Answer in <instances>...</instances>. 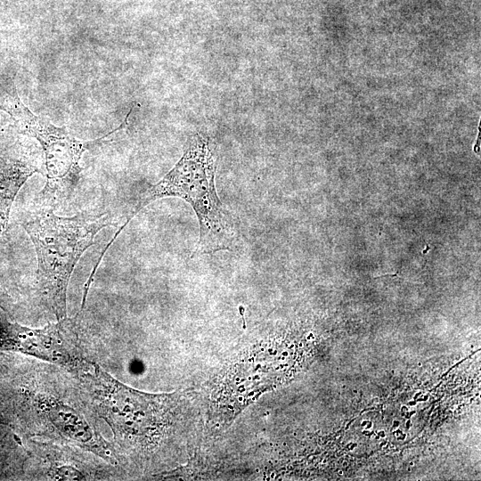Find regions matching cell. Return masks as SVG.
<instances>
[{"label": "cell", "mask_w": 481, "mask_h": 481, "mask_svg": "<svg viewBox=\"0 0 481 481\" xmlns=\"http://www.w3.org/2000/svg\"><path fill=\"white\" fill-rule=\"evenodd\" d=\"M215 176L216 162L209 143L196 134L175 167L140 196L136 207L120 228L123 230L151 201L175 197L191 205L199 221L200 239L192 257L232 250L237 231L232 216L217 195Z\"/></svg>", "instance_id": "6da1fadb"}, {"label": "cell", "mask_w": 481, "mask_h": 481, "mask_svg": "<svg viewBox=\"0 0 481 481\" xmlns=\"http://www.w3.org/2000/svg\"><path fill=\"white\" fill-rule=\"evenodd\" d=\"M22 225L36 250L42 300L57 320L63 319L67 317V289L76 265L94 244L96 234L115 224L103 213L59 216L45 208Z\"/></svg>", "instance_id": "7a4b0ae2"}, {"label": "cell", "mask_w": 481, "mask_h": 481, "mask_svg": "<svg viewBox=\"0 0 481 481\" xmlns=\"http://www.w3.org/2000/svg\"><path fill=\"white\" fill-rule=\"evenodd\" d=\"M0 110L11 117L19 132L37 139L43 149L46 181L39 193L40 201L52 209L68 200L80 179L82 155L96 141L78 140L65 128L34 114L9 78H0Z\"/></svg>", "instance_id": "3957f363"}, {"label": "cell", "mask_w": 481, "mask_h": 481, "mask_svg": "<svg viewBox=\"0 0 481 481\" xmlns=\"http://www.w3.org/2000/svg\"><path fill=\"white\" fill-rule=\"evenodd\" d=\"M76 377L116 439L139 440L166 424L173 399L170 395L135 390L90 360Z\"/></svg>", "instance_id": "277c9868"}, {"label": "cell", "mask_w": 481, "mask_h": 481, "mask_svg": "<svg viewBox=\"0 0 481 481\" xmlns=\"http://www.w3.org/2000/svg\"><path fill=\"white\" fill-rule=\"evenodd\" d=\"M77 316L65 317L41 329L0 320V351L33 356L67 369L74 376L85 366Z\"/></svg>", "instance_id": "5b68a950"}, {"label": "cell", "mask_w": 481, "mask_h": 481, "mask_svg": "<svg viewBox=\"0 0 481 481\" xmlns=\"http://www.w3.org/2000/svg\"><path fill=\"white\" fill-rule=\"evenodd\" d=\"M41 407L53 431L68 442L114 463L111 445L97 432L84 415L61 401L46 399Z\"/></svg>", "instance_id": "8992f818"}, {"label": "cell", "mask_w": 481, "mask_h": 481, "mask_svg": "<svg viewBox=\"0 0 481 481\" xmlns=\"http://www.w3.org/2000/svg\"><path fill=\"white\" fill-rule=\"evenodd\" d=\"M38 169L21 158H0V242L8 229L12 205L26 181Z\"/></svg>", "instance_id": "52a82bcc"}, {"label": "cell", "mask_w": 481, "mask_h": 481, "mask_svg": "<svg viewBox=\"0 0 481 481\" xmlns=\"http://www.w3.org/2000/svg\"><path fill=\"white\" fill-rule=\"evenodd\" d=\"M0 307L7 313H10L12 307V300L4 288V283L0 279Z\"/></svg>", "instance_id": "ba28073f"}]
</instances>
